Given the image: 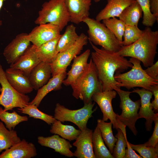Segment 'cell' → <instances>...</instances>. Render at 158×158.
Segmentation results:
<instances>
[{
	"mask_svg": "<svg viewBox=\"0 0 158 158\" xmlns=\"http://www.w3.org/2000/svg\"><path fill=\"white\" fill-rule=\"evenodd\" d=\"M89 42L94 50L91 53V58L96 68L102 91L114 90L118 87H117L118 83L114 78L115 74L131 68L133 64L124 57L116 52L107 50L102 47L99 48Z\"/></svg>",
	"mask_w": 158,
	"mask_h": 158,
	"instance_id": "cell-1",
	"label": "cell"
},
{
	"mask_svg": "<svg viewBox=\"0 0 158 158\" xmlns=\"http://www.w3.org/2000/svg\"><path fill=\"white\" fill-rule=\"evenodd\" d=\"M158 44V31H152L150 27H146L138 40L129 45L123 46L116 53L137 59L147 67L154 63Z\"/></svg>",
	"mask_w": 158,
	"mask_h": 158,
	"instance_id": "cell-2",
	"label": "cell"
},
{
	"mask_svg": "<svg viewBox=\"0 0 158 158\" xmlns=\"http://www.w3.org/2000/svg\"><path fill=\"white\" fill-rule=\"evenodd\" d=\"M70 85L73 96L83 101L84 104L92 102L93 94L102 91L96 68L91 58L85 71Z\"/></svg>",
	"mask_w": 158,
	"mask_h": 158,
	"instance_id": "cell-3",
	"label": "cell"
},
{
	"mask_svg": "<svg viewBox=\"0 0 158 158\" xmlns=\"http://www.w3.org/2000/svg\"><path fill=\"white\" fill-rule=\"evenodd\" d=\"M129 60L133 65L131 69L124 73H116L114 75L115 80L118 83V87L130 90L139 87L151 91L152 86L158 85V80L151 78L146 74L140 60L133 57Z\"/></svg>",
	"mask_w": 158,
	"mask_h": 158,
	"instance_id": "cell-4",
	"label": "cell"
},
{
	"mask_svg": "<svg viewBox=\"0 0 158 158\" xmlns=\"http://www.w3.org/2000/svg\"><path fill=\"white\" fill-rule=\"evenodd\" d=\"M87 26L88 40L93 44L104 49L116 52L123 46L113 33L100 21L88 17L83 21Z\"/></svg>",
	"mask_w": 158,
	"mask_h": 158,
	"instance_id": "cell-5",
	"label": "cell"
},
{
	"mask_svg": "<svg viewBox=\"0 0 158 158\" xmlns=\"http://www.w3.org/2000/svg\"><path fill=\"white\" fill-rule=\"evenodd\" d=\"M35 24L50 23L58 26L62 31L70 22L69 14L64 0H50L42 4Z\"/></svg>",
	"mask_w": 158,
	"mask_h": 158,
	"instance_id": "cell-6",
	"label": "cell"
},
{
	"mask_svg": "<svg viewBox=\"0 0 158 158\" xmlns=\"http://www.w3.org/2000/svg\"><path fill=\"white\" fill-rule=\"evenodd\" d=\"M95 103L92 102L84 104V106L78 109H69L59 103L56 105L54 118L62 122L69 121L75 124L81 130L87 128L89 119L92 116V114L97 109L93 110Z\"/></svg>",
	"mask_w": 158,
	"mask_h": 158,
	"instance_id": "cell-7",
	"label": "cell"
},
{
	"mask_svg": "<svg viewBox=\"0 0 158 158\" xmlns=\"http://www.w3.org/2000/svg\"><path fill=\"white\" fill-rule=\"evenodd\" d=\"M0 104L6 111L12 110L14 108H22L29 104L30 98L25 94L20 93L8 81L2 66L0 64Z\"/></svg>",
	"mask_w": 158,
	"mask_h": 158,
	"instance_id": "cell-8",
	"label": "cell"
},
{
	"mask_svg": "<svg viewBox=\"0 0 158 158\" xmlns=\"http://www.w3.org/2000/svg\"><path fill=\"white\" fill-rule=\"evenodd\" d=\"M118 95L121 102L120 107L122 109L120 115L117 114V118L123 124L127 126L136 135L137 131L135 127L137 120L139 119L138 111L140 105V100L133 101L130 98L132 92L125 91L117 87L114 90Z\"/></svg>",
	"mask_w": 158,
	"mask_h": 158,
	"instance_id": "cell-9",
	"label": "cell"
},
{
	"mask_svg": "<svg viewBox=\"0 0 158 158\" xmlns=\"http://www.w3.org/2000/svg\"><path fill=\"white\" fill-rule=\"evenodd\" d=\"M117 92L114 90H109L96 92L92 97V100L99 106L103 114L102 120L104 121L109 119L112 123L114 128L121 129L126 135V127L117 118V114L114 111L112 101L115 98Z\"/></svg>",
	"mask_w": 158,
	"mask_h": 158,
	"instance_id": "cell-10",
	"label": "cell"
},
{
	"mask_svg": "<svg viewBox=\"0 0 158 158\" xmlns=\"http://www.w3.org/2000/svg\"><path fill=\"white\" fill-rule=\"evenodd\" d=\"M88 40V37L81 33L72 46L65 50L59 52L55 59L50 63L53 76L61 72L66 70L74 57L80 54Z\"/></svg>",
	"mask_w": 158,
	"mask_h": 158,
	"instance_id": "cell-11",
	"label": "cell"
},
{
	"mask_svg": "<svg viewBox=\"0 0 158 158\" xmlns=\"http://www.w3.org/2000/svg\"><path fill=\"white\" fill-rule=\"evenodd\" d=\"M61 32L56 25L50 23L41 24L35 27L28 37L33 44L38 47L60 36Z\"/></svg>",
	"mask_w": 158,
	"mask_h": 158,
	"instance_id": "cell-12",
	"label": "cell"
},
{
	"mask_svg": "<svg viewBox=\"0 0 158 158\" xmlns=\"http://www.w3.org/2000/svg\"><path fill=\"white\" fill-rule=\"evenodd\" d=\"M28 34L22 33L16 37L5 48L3 55L7 63H14L30 46Z\"/></svg>",
	"mask_w": 158,
	"mask_h": 158,
	"instance_id": "cell-13",
	"label": "cell"
},
{
	"mask_svg": "<svg viewBox=\"0 0 158 158\" xmlns=\"http://www.w3.org/2000/svg\"><path fill=\"white\" fill-rule=\"evenodd\" d=\"M132 92L137 93L140 97V107L138 113L139 118H144L146 119L145 127L147 130L150 131L154 119L158 116V113H154L153 110L150 102L153 93L151 91L143 88L134 89Z\"/></svg>",
	"mask_w": 158,
	"mask_h": 158,
	"instance_id": "cell-14",
	"label": "cell"
},
{
	"mask_svg": "<svg viewBox=\"0 0 158 158\" xmlns=\"http://www.w3.org/2000/svg\"><path fill=\"white\" fill-rule=\"evenodd\" d=\"M70 18V22L76 24L89 17L92 0H64Z\"/></svg>",
	"mask_w": 158,
	"mask_h": 158,
	"instance_id": "cell-15",
	"label": "cell"
},
{
	"mask_svg": "<svg viewBox=\"0 0 158 158\" xmlns=\"http://www.w3.org/2000/svg\"><path fill=\"white\" fill-rule=\"evenodd\" d=\"M42 61L37 53L36 47L32 44L10 67L21 71L29 77L32 70Z\"/></svg>",
	"mask_w": 158,
	"mask_h": 158,
	"instance_id": "cell-16",
	"label": "cell"
},
{
	"mask_svg": "<svg viewBox=\"0 0 158 158\" xmlns=\"http://www.w3.org/2000/svg\"><path fill=\"white\" fill-rule=\"evenodd\" d=\"M92 130L87 128L81 132L73 143L76 147L74 156L78 158H95L92 142Z\"/></svg>",
	"mask_w": 158,
	"mask_h": 158,
	"instance_id": "cell-17",
	"label": "cell"
},
{
	"mask_svg": "<svg viewBox=\"0 0 158 158\" xmlns=\"http://www.w3.org/2000/svg\"><path fill=\"white\" fill-rule=\"evenodd\" d=\"M5 75L10 84L19 92L25 94L33 90L28 77L21 71L10 67L6 70Z\"/></svg>",
	"mask_w": 158,
	"mask_h": 158,
	"instance_id": "cell-18",
	"label": "cell"
},
{
	"mask_svg": "<svg viewBox=\"0 0 158 158\" xmlns=\"http://www.w3.org/2000/svg\"><path fill=\"white\" fill-rule=\"evenodd\" d=\"M37 155L35 145L23 139L6 150L0 154V158H30Z\"/></svg>",
	"mask_w": 158,
	"mask_h": 158,
	"instance_id": "cell-19",
	"label": "cell"
},
{
	"mask_svg": "<svg viewBox=\"0 0 158 158\" xmlns=\"http://www.w3.org/2000/svg\"><path fill=\"white\" fill-rule=\"evenodd\" d=\"M38 142L41 145L54 149L61 154L68 157L74 156L73 153L70 150L72 146L65 139L60 138L58 135L44 137L40 136L37 138Z\"/></svg>",
	"mask_w": 158,
	"mask_h": 158,
	"instance_id": "cell-20",
	"label": "cell"
},
{
	"mask_svg": "<svg viewBox=\"0 0 158 158\" xmlns=\"http://www.w3.org/2000/svg\"><path fill=\"white\" fill-rule=\"evenodd\" d=\"M50 63L42 61L32 70L29 79L33 89L37 90L45 85L51 75Z\"/></svg>",
	"mask_w": 158,
	"mask_h": 158,
	"instance_id": "cell-21",
	"label": "cell"
},
{
	"mask_svg": "<svg viewBox=\"0 0 158 158\" xmlns=\"http://www.w3.org/2000/svg\"><path fill=\"white\" fill-rule=\"evenodd\" d=\"M90 54V50L88 49L80 55L74 57L71 68L67 73V77L63 84L66 86L70 85L83 73L87 67Z\"/></svg>",
	"mask_w": 158,
	"mask_h": 158,
	"instance_id": "cell-22",
	"label": "cell"
},
{
	"mask_svg": "<svg viewBox=\"0 0 158 158\" xmlns=\"http://www.w3.org/2000/svg\"><path fill=\"white\" fill-rule=\"evenodd\" d=\"M66 75V70H64L52 76L45 85L37 90L35 97L29 104H34L38 107L47 94L52 91L58 90L61 88V85Z\"/></svg>",
	"mask_w": 158,
	"mask_h": 158,
	"instance_id": "cell-23",
	"label": "cell"
},
{
	"mask_svg": "<svg viewBox=\"0 0 158 158\" xmlns=\"http://www.w3.org/2000/svg\"><path fill=\"white\" fill-rule=\"evenodd\" d=\"M135 0H107L104 8L97 15L96 20L100 21L113 17H118L123 10Z\"/></svg>",
	"mask_w": 158,
	"mask_h": 158,
	"instance_id": "cell-24",
	"label": "cell"
},
{
	"mask_svg": "<svg viewBox=\"0 0 158 158\" xmlns=\"http://www.w3.org/2000/svg\"><path fill=\"white\" fill-rule=\"evenodd\" d=\"M142 9L136 0L126 8L119 16L126 25L138 26L142 16Z\"/></svg>",
	"mask_w": 158,
	"mask_h": 158,
	"instance_id": "cell-25",
	"label": "cell"
},
{
	"mask_svg": "<svg viewBox=\"0 0 158 158\" xmlns=\"http://www.w3.org/2000/svg\"><path fill=\"white\" fill-rule=\"evenodd\" d=\"M61 35L36 47L37 53L42 61L51 63L56 58L59 53L57 46Z\"/></svg>",
	"mask_w": 158,
	"mask_h": 158,
	"instance_id": "cell-26",
	"label": "cell"
},
{
	"mask_svg": "<svg viewBox=\"0 0 158 158\" xmlns=\"http://www.w3.org/2000/svg\"><path fill=\"white\" fill-rule=\"evenodd\" d=\"M50 132L52 134L58 135L64 139L71 141L76 139L81 130L76 129L72 126L63 125L60 121L56 120L52 124Z\"/></svg>",
	"mask_w": 158,
	"mask_h": 158,
	"instance_id": "cell-27",
	"label": "cell"
},
{
	"mask_svg": "<svg viewBox=\"0 0 158 158\" xmlns=\"http://www.w3.org/2000/svg\"><path fill=\"white\" fill-rule=\"evenodd\" d=\"M92 142L95 158H114L106 146L101 131L97 126L92 133Z\"/></svg>",
	"mask_w": 158,
	"mask_h": 158,
	"instance_id": "cell-28",
	"label": "cell"
},
{
	"mask_svg": "<svg viewBox=\"0 0 158 158\" xmlns=\"http://www.w3.org/2000/svg\"><path fill=\"white\" fill-rule=\"evenodd\" d=\"M79 37L76 31L75 27L72 24L68 25L64 33L61 35L57 46L58 52L67 49L76 42Z\"/></svg>",
	"mask_w": 158,
	"mask_h": 158,
	"instance_id": "cell-29",
	"label": "cell"
},
{
	"mask_svg": "<svg viewBox=\"0 0 158 158\" xmlns=\"http://www.w3.org/2000/svg\"><path fill=\"white\" fill-rule=\"evenodd\" d=\"M20 141L16 131L7 129L3 123L0 121V152Z\"/></svg>",
	"mask_w": 158,
	"mask_h": 158,
	"instance_id": "cell-30",
	"label": "cell"
},
{
	"mask_svg": "<svg viewBox=\"0 0 158 158\" xmlns=\"http://www.w3.org/2000/svg\"><path fill=\"white\" fill-rule=\"evenodd\" d=\"M97 123V126L101 131L103 140L112 154L117 140V138L114 136L113 133L112 123L111 121L109 123L106 122L101 119H98Z\"/></svg>",
	"mask_w": 158,
	"mask_h": 158,
	"instance_id": "cell-31",
	"label": "cell"
},
{
	"mask_svg": "<svg viewBox=\"0 0 158 158\" xmlns=\"http://www.w3.org/2000/svg\"><path fill=\"white\" fill-rule=\"evenodd\" d=\"M0 119L4 123L6 127L9 130L14 129L19 123L27 121L28 118L26 116H21L15 111L9 113L0 107Z\"/></svg>",
	"mask_w": 158,
	"mask_h": 158,
	"instance_id": "cell-32",
	"label": "cell"
},
{
	"mask_svg": "<svg viewBox=\"0 0 158 158\" xmlns=\"http://www.w3.org/2000/svg\"><path fill=\"white\" fill-rule=\"evenodd\" d=\"M18 111L28 115L30 117L42 120L49 125L52 124L56 120L54 117L41 111L37 106L29 104L22 108L18 109Z\"/></svg>",
	"mask_w": 158,
	"mask_h": 158,
	"instance_id": "cell-33",
	"label": "cell"
},
{
	"mask_svg": "<svg viewBox=\"0 0 158 158\" xmlns=\"http://www.w3.org/2000/svg\"><path fill=\"white\" fill-rule=\"evenodd\" d=\"M103 23L115 35L118 40L123 42V37L126 24L122 20L115 17L102 20Z\"/></svg>",
	"mask_w": 158,
	"mask_h": 158,
	"instance_id": "cell-34",
	"label": "cell"
},
{
	"mask_svg": "<svg viewBox=\"0 0 158 158\" xmlns=\"http://www.w3.org/2000/svg\"><path fill=\"white\" fill-rule=\"evenodd\" d=\"M117 130V133L115 137L117 138V140L114 147L112 155L114 158H124L126 147L127 146L126 135L120 128Z\"/></svg>",
	"mask_w": 158,
	"mask_h": 158,
	"instance_id": "cell-35",
	"label": "cell"
},
{
	"mask_svg": "<svg viewBox=\"0 0 158 158\" xmlns=\"http://www.w3.org/2000/svg\"><path fill=\"white\" fill-rule=\"evenodd\" d=\"M143 31L138 26L126 25L123 35V46L129 45L138 40L141 36Z\"/></svg>",
	"mask_w": 158,
	"mask_h": 158,
	"instance_id": "cell-36",
	"label": "cell"
},
{
	"mask_svg": "<svg viewBox=\"0 0 158 158\" xmlns=\"http://www.w3.org/2000/svg\"><path fill=\"white\" fill-rule=\"evenodd\" d=\"M140 5L143 14L142 23L145 26L151 27L154 25L156 21V18L150 10V0H136Z\"/></svg>",
	"mask_w": 158,
	"mask_h": 158,
	"instance_id": "cell-37",
	"label": "cell"
},
{
	"mask_svg": "<svg viewBox=\"0 0 158 158\" xmlns=\"http://www.w3.org/2000/svg\"><path fill=\"white\" fill-rule=\"evenodd\" d=\"M132 148L138 152L143 158H157L158 157V147H147L142 144L135 145L129 142Z\"/></svg>",
	"mask_w": 158,
	"mask_h": 158,
	"instance_id": "cell-38",
	"label": "cell"
},
{
	"mask_svg": "<svg viewBox=\"0 0 158 158\" xmlns=\"http://www.w3.org/2000/svg\"><path fill=\"white\" fill-rule=\"evenodd\" d=\"M154 122L155 126L152 134L148 141L142 144L145 146L158 147V116L155 118Z\"/></svg>",
	"mask_w": 158,
	"mask_h": 158,
	"instance_id": "cell-39",
	"label": "cell"
},
{
	"mask_svg": "<svg viewBox=\"0 0 158 158\" xmlns=\"http://www.w3.org/2000/svg\"><path fill=\"white\" fill-rule=\"evenodd\" d=\"M146 74L151 78L158 80V61L144 70Z\"/></svg>",
	"mask_w": 158,
	"mask_h": 158,
	"instance_id": "cell-40",
	"label": "cell"
},
{
	"mask_svg": "<svg viewBox=\"0 0 158 158\" xmlns=\"http://www.w3.org/2000/svg\"><path fill=\"white\" fill-rule=\"evenodd\" d=\"M151 91L154 97L153 100L151 103L154 111H158V85L152 86Z\"/></svg>",
	"mask_w": 158,
	"mask_h": 158,
	"instance_id": "cell-41",
	"label": "cell"
},
{
	"mask_svg": "<svg viewBox=\"0 0 158 158\" xmlns=\"http://www.w3.org/2000/svg\"><path fill=\"white\" fill-rule=\"evenodd\" d=\"M127 149L125 150L124 158H142L141 156L137 154L130 146L129 142L127 141Z\"/></svg>",
	"mask_w": 158,
	"mask_h": 158,
	"instance_id": "cell-42",
	"label": "cell"
},
{
	"mask_svg": "<svg viewBox=\"0 0 158 158\" xmlns=\"http://www.w3.org/2000/svg\"><path fill=\"white\" fill-rule=\"evenodd\" d=\"M4 1V0H0V10L2 6ZM1 23L0 22V25H1Z\"/></svg>",
	"mask_w": 158,
	"mask_h": 158,
	"instance_id": "cell-43",
	"label": "cell"
},
{
	"mask_svg": "<svg viewBox=\"0 0 158 158\" xmlns=\"http://www.w3.org/2000/svg\"><path fill=\"white\" fill-rule=\"evenodd\" d=\"M96 3L98 2H99L100 0H93Z\"/></svg>",
	"mask_w": 158,
	"mask_h": 158,
	"instance_id": "cell-44",
	"label": "cell"
}]
</instances>
